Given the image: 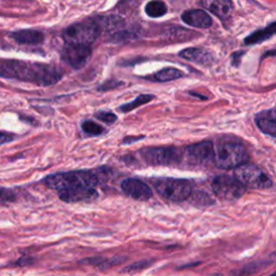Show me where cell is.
Returning <instances> with one entry per match:
<instances>
[{"mask_svg": "<svg viewBox=\"0 0 276 276\" xmlns=\"http://www.w3.org/2000/svg\"><path fill=\"white\" fill-rule=\"evenodd\" d=\"M3 78L33 82L38 85H52L63 77V72L53 65L33 64L16 60H4L0 65Z\"/></svg>", "mask_w": 276, "mask_h": 276, "instance_id": "cell-1", "label": "cell"}, {"mask_svg": "<svg viewBox=\"0 0 276 276\" xmlns=\"http://www.w3.org/2000/svg\"><path fill=\"white\" fill-rule=\"evenodd\" d=\"M109 175L110 171L107 169L66 172L48 176L43 179V182L49 188L61 193L80 188H95V186L104 182Z\"/></svg>", "mask_w": 276, "mask_h": 276, "instance_id": "cell-2", "label": "cell"}, {"mask_svg": "<svg viewBox=\"0 0 276 276\" xmlns=\"http://www.w3.org/2000/svg\"><path fill=\"white\" fill-rule=\"evenodd\" d=\"M248 153L245 147L239 143H224L216 149L215 163L221 170L238 169L248 161Z\"/></svg>", "mask_w": 276, "mask_h": 276, "instance_id": "cell-3", "label": "cell"}, {"mask_svg": "<svg viewBox=\"0 0 276 276\" xmlns=\"http://www.w3.org/2000/svg\"><path fill=\"white\" fill-rule=\"evenodd\" d=\"M100 34L101 28L90 18L87 21L68 26L63 33V39L66 44L90 47Z\"/></svg>", "mask_w": 276, "mask_h": 276, "instance_id": "cell-4", "label": "cell"}, {"mask_svg": "<svg viewBox=\"0 0 276 276\" xmlns=\"http://www.w3.org/2000/svg\"><path fill=\"white\" fill-rule=\"evenodd\" d=\"M153 186L162 198L180 202L188 199L192 192V186L189 181L176 178H157L153 181Z\"/></svg>", "mask_w": 276, "mask_h": 276, "instance_id": "cell-5", "label": "cell"}, {"mask_svg": "<svg viewBox=\"0 0 276 276\" xmlns=\"http://www.w3.org/2000/svg\"><path fill=\"white\" fill-rule=\"evenodd\" d=\"M234 177L245 188L269 189L273 185L270 177L260 167L249 163H246L235 169Z\"/></svg>", "mask_w": 276, "mask_h": 276, "instance_id": "cell-6", "label": "cell"}, {"mask_svg": "<svg viewBox=\"0 0 276 276\" xmlns=\"http://www.w3.org/2000/svg\"><path fill=\"white\" fill-rule=\"evenodd\" d=\"M144 161L153 166H172L181 162V151L173 147H151L141 151Z\"/></svg>", "mask_w": 276, "mask_h": 276, "instance_id": "cell-7", "label": "cell"}, {"mask_svg": "<svg viewBox=\"0 0 276 276\" xmlns=\"http://www.w3.org/2000/svg\"><path fill=\"white\" fill-rule=\"evenodd\" d=\"M212 189L217 198L224 201L240 199L246 192L245 187L235 177L228 175L215 177L212 181Z\"/></svg>", "mask_w": 276, "mask_h": 276, "instance_id": "cell-8", "label": "cell"}, {"mask_svg": "<svg viewBox=\"0 0 276 276\" xmlns=\"http://www.w3.org/2000/svg\"><path fill=\"white\" fill-rule=\"evenodd\" d=\"M92 56V50L90 47L66 44L61 52L62 60L75 69L84 67Z\"/></svg>", "mask_w": 276, "mask_h": 276, "instance_id": "cell-9", "label": "cell"}, {"mask_svg": "<svg viewBox=\"0 0 276 276\" xmlns=\"http://www.w3.org/2000/svg\"><path fill=\"white\" fill-rule=\"evenodd\" d=\"M215 148L211 142H202L187 147L186 154L192 164L206 165L215 162Z\"/></svg>", "mask_w": 276, "mask_h": 276, "instance_id": "cell-10", "label": "cell"}, {"mask_svg": "<svg viewBox=\"0 0 276 276\" xmlns=\"http://www.w3.org/2000/svg\"><path fill=\"white\" fill-rule=\"evenodd\" d=\"M122 191L130 198L137 201H147L152 196V190L147 183L135 178H129L122 181Z\"/></svg>", "mask_w": 276, "mask_h": 276, "instance_id": "cell-11", "label": "cell"}, {"mask_svg": "<svg viewBox=\"0 0 276 276\" xmlns=\"http://www.w3.org/2000/svg\"><path fill=\"white\" fill-rule=\"evenodd\" d=\"M60 199L67 203L77 202H90L98 198V193L95 188H80L71 191H65L58 193Z\"/></svg>", "mask_w": 276, "mask_h": 276, "instance_id": "cell-12", "label": "cell"}, {"mask_svg": "<svg viewBox=\"0 0 276 276\" xmlns=\"http://www.w3.org/2000/svg\"><path fill=\"white\" fill-rule=\"evenodd\" d=\"M181 19L187 25L196 28H209L213 24L212 17L203 10H189L181 15Z\"/></svg>", "mask_w": 276, "mask_h": 276, "instance_id": "cell-13", "label": "cell"}, {"mask_svg": "<svg viewBox=\"0 0 276 276\" xmlns=\"http://www.w3.org/2000/svg\"><path fill=\"white\" fill-rule=\"evenodd\" d=\"M13 40L19 44L38 45L41 44L44 40L43 33L36 31V29H21L10 34Z\"/></svg>", "mask_w": 276, "mask_h": 276, "instance_id": "cell-14", "label": "cell"}, {"mask_svg": "<svg viewBox=\"0 0 276 276\" xmlns=\"http://www.w3.org/2000/svg\"><path fill=\"white\" fill-rule=\"evenodd\" d=\"M201 5L220 19L228 18L233 12V4L228 0H205Z\"/></svg>", "mask_w": 276, "mask_h": 276, "instance_id": "cell-15", "label": "cell"}, {"mask_svg": "<svg viewBox=\"0 0 276 276\" xmlns=\"http://www.w3.org/2000/svg\"><path fill=\"white\" fill-rule=\"evenodd\" d=\"M179 56L185 58V60H188L190 62H193L195 64L200 65H207L211 64L214 61L213 55L209 52L204 50L202 48H188L185 49L180 53Z\"/></svg>", "mask_w": 276, "mask_h": 276, "instance_id": "cell-16", "label": "cell"}, {"mask_svg": "<svg viewBox=\"0 0 276 276\" xmlns=\"http://www.w3.org/2000/svg\"><path fill=\"white\" fill-rule=\"evenodd\" d=\"M276 35V22L270 24L263 29H259V31L252 33L247 38H245V44L251 45V44H258L262 41L268 40L271 37Z\"/></svg>", "mask_w": 276, "mask_h": 276, "instance_id": "cell-17", "label": "cell"}, {"mask_svg": "<svg viewBox=\"0 0 276 276\" xmlns=\"http://www.w3.org/2000/svg\"><path fill=\"white\" fill-rule=\"evenodd\" d=\"M93 21L97 24V26L105 31L111 32V31H117V29H120L124 26V19L119 17V16H101L92 18Z\"/></svg>", "mask_w": 276, "mask_h": 276, "instance_id": "cell-18", "label": "cell"}, {"mask_svg": "<svg viewBox=\"0 0 276 276\" xmlns=\"http://www.w3.org/2000/svg\"><path fill=\"white\" fill-rule=\"evenodd\" d=\"M183 76V74L178 71V69L176 68H164L162 71L157 72L155 74H153L152 76L147 77L148 80L151 81H155V82H169V81H173V80H177V79H179Z\"/></svg>", "mask_w": 276, "mask_h": 276, "instance_id": "cell-19", "label": "cell"}, {"mask_svg": "<svg viewBox=\"0 0 276 276\" xmlns=\"http://www.w3.org/2000/svg\"><path fill=\"white\" fill-rule=\"evenodd\" d=\"M145 11L150 17H161L167 12V7L162 2H150L146 5Z\"/></svg>", "mask_w": 276, "mask_h": 276, "instance_id": "cell-20", "label": "cell"}, {"mask_svg": "<svg viewBox=\"0 0 276 276\" xmlns=\"http://www.w3.org/2000/svg\"><path fill=\"white\" fill-rule=\"evenodd\" d=\"M153 98H154V96L152 94H142L138 97H136L133 102L124 104L123 106H121L119 108V110L122 112H130L131 110L135 109L136 107L149 103L150 101L153 100Z\"/></svg>", "mask_w": 276, "mask_h": 276, "instance_id": "cell-21", "label": "cell"}, {"mask_svg": "<svg viewBox=\"0 0 276 276\" xmlns=\"http://www.w3.org/2000/svg\"><path fill=\"white\" fill-rule=\"evenodd\" d=\"M257 126L259 127L262 133L270 135L272 137H276V121L263 119V118H258Z\"/></svg>", "mask_w": 276, "mask_h": 276, "instance_id": "cell-22", "label": "cell"}, {"mask_svg": "<svg viewBox=\"0 0 276 276\" xmlns=\"http://www.w3.org/2000/svg\"><path fill=\"white\" fill-rule=\"evenodd\" d=\"M81 127L85 134L91 135V136H98L104 133V127L91 120L83 121L81 124Z\"/></svg>", "mask_w": 276, "mask_h": 276, "instance_id": "cell-23", "label": "cell"}, {"mask_svg": "<svg viewBox=\"0 0 276 276\" xmlns=\"http://www.w3.org/2000/svg\"><path fill=\"white\" fill-rule=\"evenodd\" d=\"M152 264L151 260H142L138 262H134L131 265H127L126 268L123 269L124 273H135V272H140L143 271L145 269H147L148 267H150Z\"/></svg>", "mask_w": 276, "mask_h": 276, "instance_id": "cell-24", "label": "cell"}, {"mask_svg": "<svg viewBox=\"0 0 276 276\" xmlns=\"http://www.w3.org/2000/svg\"><path fill=\"white\" fill-rule=\"evenodd\" d=\"M192 202L193 204L198 205V206H209L214 204V201L211 199V196L209 194H206L204 192H200V193H195L192 196Z\"/></svg>", "mask_w": 276, "mask_h": 276, "instance_id": "cell-25", "label": "cell"}, {"mask_svg": "<svg viewBox=\"0 0 276 276\" xmlns=\"http://www.w3.org/2000/svg\"><path fill=\"white\" fill-rule=\"evenodd\" d=\"M126 260L125 257H122V256H114V257L112 258H109V259H106L102 262V264L98 267V269L100 270H107L109 269L111 267H114V265H118L120 264L122 262H124Z\"/></svg>", "mask_w": 276, "mask_h": 276, "instance_id": "cell-26", "label": "cell"}, {"mask_svg": "<svg viewBox=\"0 0 276 276\" xmlns=\"http://www.w3.org/2000/svg\"><path fill=\"white\" fill-rule=\"evenodd\" d=\"M96 119L101 120L105 123H108V124H111V123H114L117 121V116L110 111H100L96 113Z\"/></svg>", "mask_w": 276, "mask_h": 276, "instance_id": "cell-27", "label": "cell"}, {"mask_svg": "<svg viewBox=\"0 0 276 276\" xmlns=\"http://www.w3.org/2000/svg\"><path fill=\"white\" fill-rule=\"evenodd\" d=\"M136 36L137 35L135 33H132L130 31H124V32L114 34L111 40H113L114 42H120V41H124V40H131V39H134Z\"/></svg>", "mask_w": 276, "mask_h": 276, "instance_id": "cell-28", "label": "cell"}, {"mask_svg": "<svg viewBox=\"0 0 276 276\" xmlns=\"http://www.w3.org/2000/svg\"><path fill=\"white\" fill-rule=\"evenodd\" d=\"M13 198H14V195H13L12 191L7 190L5 188L2 189V201H3V203H5L7 201H10V200H12Z\"/></svg>", "mask_w": 276, "mask_h": 276, "instance_id": "cell-29", "label": "cell"}, {"mask_svg": "<svg viewBox=\"0 0 276 276\" xmlns=\"http://www.w3.org/2000/svg\"><path fill=\"white\" fill-rule=\"evenodd\" d=\"M258 118H263V119H269V120H274L276 121V109L270 110V111H265L260 114Z\"/></svg>", "mask_w": 276, "mask_h": 276, "instance_id": "cell-30", "label": "cell"}, {"mask_svg": "<svg viewBox=\"0 0 276 276\" xmlns=\"http://www.w3.org/2000/svg\"><path fill=\"white\" fill-rule=\"evenodd\" d=\"M120 84H122V83L117 82V81H112V80H111V81H109L108 83L103 84L102 87H100V90H101V91H107V90H109V88H113V87H116L117 85H120Z\"/></svg>", "mask_w": 276, "mask_h": 276, "instance_id": "cell-31", "label": "cell"}, {"mask_svg": "<svg viewBox=\"0 0 276 276\" xmlns=\"http://www.w3.org/2000/svg\"><path fill=\"white\" fill-rule=\"evenodd\" d=\"M35 260L33 258H29V257H23L19 260L16 261V265H19V267H24V265H29L32 264Z\"/></svg>", "mask_w": 276, "mask_h": 276, "instance_id": "cell-32", "label": "cell"}, {"mask_svg": "<svg viewBox=\"0 0 276 276\" xmlns=\"http://www.w3.org/2000/svg\"><path fill=\"white\" fill-rule=\"evenodd\" d=\"M144 140V136H131V137H125L123 140V144H132L134 142H138Z\"/></svg>", "mask_w": 276, "mask_h": 276, "instance_id": "cell-33", "label": "cell"}, {"mask_svg": "<svg viewBox=\"0 0 276 276\" xmlns=\"http://www.w3.org/2000/svg\"><path fill=\"white\" fill-rule=\"evenodd\" d=\"M12 140H13V138H12L11 135L7 134L6 132H3V133H2V145H5V144L8 143V142H11Z\"/></svg>", "mask_w": 276, "mask_h": 276, "instance_id": "cell-34", "label": "cell"}, {"mask_svg": "<svg viewBox=\"0 0 276 276\" xmlns=\"http://www.w3.org/2000/svg\"><path fill=\"white\" fill-rule=\"evenodd\" d=\"M275 55H276V49L273 51H269L264 56H275Z\"/></svg>", "mask_w": 276, "mask_h": 276, "instance_id": "cell-35", "label": "cell"}, {"mask_svg": "<svg viewBox=\"0 0 276 276\" xmlns=\"http://www.w3.org/2000/svg\"><path fill=\"white\" fill-rule=\"evenodd\" d=\"M271 276H276V272H275L273 275H271Z\"/></svg>", "mask_w": 276, "mask_h": 276, "instance_id": "cell-36", "label": "cell"}]
</instances>
